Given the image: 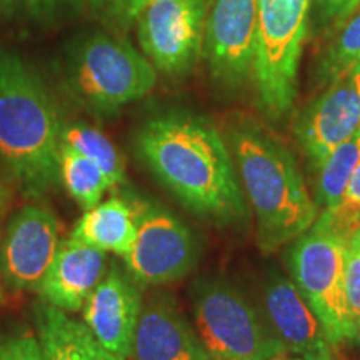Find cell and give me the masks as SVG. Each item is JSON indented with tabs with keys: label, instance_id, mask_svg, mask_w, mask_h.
<instances>
[{
	"label": "cell",
	"instance_id": "cell-1",
	"mask_svg": "<svg viewBox=\"0 0 360 360\" xmlns=\"http://www.w3.org/2000/svg\"><path fill=\"white\" fill-rule=\"evenodd\" d=\"M135 147L191 212L222 225L249 217L231 150L209 119L184 110L159 114L142 125Z\"/></svg>",
	"mask_w": 360,
	"mask_h": 360
},
{
	"label": "cell",
	"instance_id": "cell-2",
	"mask_svg": "<svg viewBox=\"0 0 360 360\" xmlns=\"http://www.w3.org/2000/svg\"><path fill=\"white\" fill-rule=\"evenodd\" d=\"M62 122L42 79L15 53L0 49V165L30 199L60 180Z\"/></svg>",
	"mask_w": 360,
	"mask_h": 360
},
{
	"label": "cell",
	"instance_id": "cell-3",
	"mask_svg": "<svg viewBox=\"0 0 360 360\" xmlns=\"http://www.w3.org/2000/svg\"><path fill=\"white\" fill-rule=\"evenodd\" d=\"M231 154L264 252L277 250L312 227L319 207L289 148L257 127L238 124L231 134Z\"/></svg>",
	"mask_w": 360,
	"mask_h": 360
},
{
	"label": "cell",
	"instance_id": "cell-4",
	"mask_svg": "<svg viewBox=\"0 0 360 360\" xmlns=\"http://www.w3.org/2000/svg\"><path fill=\"white\" fill-rule=\"evenodd\" d=\"M67 85L80 105L109 115L152 92L157 70L127 40L112 32L89 34L67 58Z\"/></svg>",
	"mask_w": 360,
	"mask_h": 360
},
{
	"label": "cell",
	"instance_id": "cell-5",
	"mask_svg": "<svg viewBox=\"0 0 360 360\" xmlns=\"http://www.w3.org/2000/svg\"><path fill=\"white\" fill-rule=\"evenodd\" d=\"M310 4L312 0H257L252 77L260 109L270 119H282L295 102Z\"/></svg>",
	"mask_w": 360,
	"mask_h": 360
},
{
	"label": "cell",
	"instance_id": "cell-6",
	"mask_svg": "<svg viewBox=\"0 0 360 360\" xmlns=\"http://www.w3.org/2000/svg\"><path fill=\"white\" fill-rule=\"evenodd\" d=\"M192 307L197 334L214 360H272L287 355L262 314L229 283L197 282Z\"/></svg>",
	"mask_w": 360,
	"mask_h": 360
},
{
	"label": "cell",
	"instance_id": "cell-7",
	"mask_svg": "<svg viewBox=\"0 0 360 360\" xmlns=\"http://www.w3.org/2000/svg\"><path fill=\"white\" fill-rule=\"evenodd\" d=\"M345 245L347 238L315 222L289 252L295 287L319 317L332 347L357 342L345 299Z\"/></svg>",
	"mask_w": 360,
	"mask_h": 360
},
{
	"label": "cell",
	"instance_id": "cell-8",
	"mask_svg": "<svg viewBox=\"0 0 360 360\" xmlns=\"http://www.w3.org/2000/svg\"><path fill=\"white\" fill-rule=\"evenodd\" d=\"M207 0H150L137 17L142 53L169 77L187 74L204 49Z\"/></svg>",
	"mask_w": 360,
	"mask_h": 360
},
{
	"label": "cell",
	"instance_id": "cell-9",
	"mask_svg": "<svg viewBox=\"0 0 360 360\" xmlns=\"http://www.w3.org/2000/svg\"><path fill=\"white\" fill-rule=\"evenodd\" d=\"M199 257L191 229L164 207L141 202L139 231L125 270L139 285H164L186 277Z\"/></svg>",
	"mask_w": 360,
	"mask_h": 360
},
{
	"label": "cell",
	"instance_id": "cell-10",
	"mask_svg": "<svg viewBox=\"0 0 360 360\" xmlns=\"http://www.w3.org/2000/svg\"><path fill=\"white\" fill-rule=\"evenodd\" d=\"M257 25V0H212L202 53L222 87L237 89L252 77Z\"/></svg>",
	"mask_w": 360,
	"mask_h": 360
},
{
	"label": "cell",
	"instance_id": "cell-11",
	"mask_svg": "<svg viewBox=\"0 0 360 360\" xmlns=\"http://www.w3.org/2000/svg\"><path fill=\"white\" fill-rule=\"evenodd\" d=\"M60 245V225L51 210L25 205L13 214L0 247V272L13 290H37Z\"/></svg>",
	"mask_w": 360,
	"mask_h": 360
},
{
	"label": "cell",
	"instance_id": "cell-12",
	"mask_svg": "<svg viewBox=\"0 0 360 360\" xmlns=\"http://www.w3.org/2000/svg\"><path fill=\"white\" fill-rule=\"evenodd\" d=\"M142 305L139 283L127 270L112 262L80 312L82 322L103 347L129 360Z\"/></svg>",
	"mask_w": 360,
	"mask_h": 360
},
{
	"label": "cell",
	"instance_id": "cell-13",
	"mask_svg": "<svg viewBox=\"0 0 360 360\" xmlns=\"http://www.w3.org/2000/svg\"><path fill=\"white\" fill-rule=\"evenodd\" d=\"M360 130V96L352 74L328 84L326 92L310 103L295 124V137L304 154L319 165L340 143Z\"/></svg>",
	"mask_w": 360,
	"mask_h": 360
},
{
	"label": "cell",
	"instance_id": "cell-14",
	"mask_svg": "<svg viewBox=\"0 0 360 360\" xmlns=\"http://www.w3.org/2000/svg\"><path fill=\"white\" fill-rule=\"evenodd\" d=\"M265 317L287 354L304 360H334L321 321L295 283L272 272L264 285Z\"/></svg>",
	"mask_w": 360,
	"mask_h": 360
},
{
	"label": "cell",
	"instance_id": "cell-15",
	"mask_svg": "<svg viewBox=\"0 0 360 360\" xmlns=\"http://www.w3.org/2000/svg\"><path fill=\"white\" fill-rule=\"evenodd\" d=\"M130 359L214 360L195 328L169 295H154L142 305Z\"/></svg>",
	"mask_w": 360,
	"mask_h": 360
},
{
	"label": "cell",
	"instance_id": "cell-16",
	"mask_svg": "<svg viewBox=\"0 0 360 360\" xmlns=\"http://www.w3.org/2000/svg\"><path fill=\"white\" fill-rule=\"evenodd\" d=\"M109 270L107 252L69 237L60 242L37 292L47 304L75 314Z\"/></svg>",
	"mask_w": 360,
	"mask_h": 360
},
{
	"label": "cell",
	"instance_id": "cell-17",
	"mask_svg": "<svg viewBox=\"0 0 360 360\" xmlns=\"http://www.w3.org/2000/svg\"><path fill=\"white\" fill-rule=\"evenodd\" d=\"M142 200L114 195L84 212L70 237L107 254L125 257L135 244Z\"/></svg>",
	"mask_w": 360,
	"mask_h": 360
},
{
	"label": "cell",
	"instance_id": "cell-18",
	"mask_svg": "<svg viewBox=\"0 0 360 360\" xmlns=\"http://www.w3.org/2000/svg\"><path fill=\"white\" fill-rule=\"evenodd\" d=\"M44 360H124L107 350L84 322L45 300L34 307Z\"/></svg>",
	"mask_w": 360,
	"mask_h": 360
},
{
	"label": "cell",
	"instance_id": "cell-19",
	"mask_svg": "<svg viewBox=\"0 0 360 360\" xmlns=\"http://www.w3.org/2000/svg\"><path fill=\"white\" fill-rule=\"evenodd\" d=\"M58 175L65 191L84 210L97 205L103 193L112 188L110 180L96 162L64 142L58 147Z\"/></svg>",
	"mask_w": 360,
	"mask_h": 360
},
{
	"label": "cell",
	"instance_id": "cell-20",
	"mask_svg": "<svg viewBox=\"0 0 360 360\" xmlns=\"http://www.w3.org/2000/svg\"><path fill=\"white\" fill-rule=\"evenodd\" d=\"M360 162V130L340 143L319 165L315 204L323 210H335L345 199L349 182Z\"/></svg>",
	"mask_w": 360,
	"mask_h": 360
},
{
	"label": "cell",
	"instance_id": "cell-21",
	"mask_svg": "<svg viewBox=\"0 0 360 360\" xmlns=\"http://www.w3.org/2000/svg\"><path fill=\"white\" fill-rule=\"evenodd\" d=\"M60 142L80 152L92 162H96L102 172L110 180L112 188L120 187L125 182V160L109 137L90 125L74 122L62 124Z\"/></svg>",
	"mask_w": 360,
	"mask_h": 360
},
{
	"label": "cell",
	"instance_id": "cell-22",
	"mask_svg": "<svg viewBox=\"0 0 360 360\" xmlns=\"http://www.w3.org/2000/svg\"><path fill=\"white\" fill-rule=\"evenodd\" d=\"M335 32V39L326 49L319 64V79L323 84H332L352 74L360 64V6Z\"/></svg>",
	"mask_w": 360,
	"mask_h": 360
},
{
	"label": "cell",
	"instance_id": "cell-23",
	"mask_svg": "<svg viewBox=\"0 0 360 360\" xmlns=\"http://www.w3.org/2000/svg\"><path fill=\"white\" fill-rule=\"evenodd\" d=\"M84 6L107 32L122 35L137 22L147 0H84Z\"/></svg>",
	"mask_w": 360,
	"mask_h": 360
},
{
	"label": "cell",
	"instance_id": "cell-24",
	"mask_svg": "<svg viewBox=\"0 0 360 360\" xmlns=\"http://www.w3.org/2000/svg\"><path fill=\"white\" fill-rule=\"evenodd\" d=\"M344 285L350 321L357 342H360V229L349 237L345 245Z\"/></svg>",
	"mask_w": 360,
	"mask_h": 360
},
{
	"label": "cell",
	"instance_id": "cell-25",
	"mask_svg": "<svg viewBox=\"0 0 360 360\" xmlns=\"http://www.w3.org/2000/svg\"><path fill=\"white\" fill-rule=\"evenodd\" d=\"M0 360H44L37 335L22 330L0 337Z\"/></svg>",
	"mask_w": 360,
	"mask_h": 360
},
{
	"label": "cell",
	"instance_id": "cell-26",
	"mask_svg": "<svg viewBox=\"0 0 360 360\" xmlns=\"http://www.w3.org/2000/svg\"><path fill=\"white\" fill-rule=\"evenodd\" d=\"M360 6V0H315L319 29L337 30Z\"/></svg>",
	"mask_w": 360,
	"mask_h": 360
},
{
	"label": "cell",
	"instance_id": "cell-27",
	"mask_svg": "<svg viewBox=\"0 0 360 360\" xmlns=\"http://www.w3.org/2000/svg\"><path fill=\"white\" fill-rule=\"evenodd\" d=\"M77 4H84V0H25V6L30 13H34L37 19L47 20L64 15Z\"/></svg>",
	"mask_w": 360,
	"mask_h": 360
},
{
	"label": "cell",
	"instance_id": "cell-28",
	"mask_svg": "<svg viewBox=\"0 0 360 360\" xmlns=\"http://www.w3.org/2000/svg\"><path fill=\"white\" fill-rule=\"evenodd\" d=\"M8 202H11V192L6 187V184L0 180V225H2L4 219H6L7 209H8Z\"/></svg>",
	"mask_w": 360,
	"mask_h": 360
},
{
	"label": "cell",
	"instance_id": "cell-29",
	"mask_svg": "<svg viewBox=\"0 0 360 360\" xmlns=\"http://www.w3.org/2000/svg\"><path fill=\"white\" fill-rule=\"evenodd\" d=\"M352 77H354V82H355V87L359 90V96H360V64L355 67L352 70Z\"/></svg>",
	"mask_w": 360,
	"mask_h": 360
},
{
	"label": "cell",
	"instance_id": "cell-30",
	"mask_svg": "<svg viewBox=\"0 0 360 360\" xmlns=\"http://www.w3.org/2000/svg\"><path fill=\"white\" fill-rule=\"evenodd\" d=\"M6 289H4V278H2V272H0V307H2L4 304H6Z\"/></svg>",
	"mask_w": 360,
	"mask_h": 360
},
{
	"label": "cell",
	"instance_id": "cell-31",
	"mask_svg": "<svg viewBox=\"0 0 360 360\" xmlns=\"http://www.w3.org/2000/svg\"><path fill=\"white\" fill-rule=\"evenodd\" d=\"M272 360H304V359H299V357H287V355H281V357H276Z\"/></svg>",
	"mask_w": 360,
	"mask_h": 360
},
{
	"label": "cell",
	"instance_id": "cell-32",
	"mask_svg": "<svg viewBox=\"0 0 360 360\" xmlns=\"http://www.w3.org/2000/svg\"><path fill=\"white\" fill-rule=\"evenodd\" d=\"M2 2H11V0H0V4H2Z\"/></svg>",
	"mask_w": 360,
	"mask_h": 360
},
{
	"label": "cell",
	"instance_id": "cell-33",
	"mask_svg": "<svg viewBox=\"0 0 360 360\" xmlns=\"http://www.w3.org/2000/svg\"><path fill=\"white\" fill-rule=\"evenodd\" d=\"M147 2H150V0H147Z\"/></svg>",
	"mask_w": 360,
	"mask_h": 360
}]
</instances>
